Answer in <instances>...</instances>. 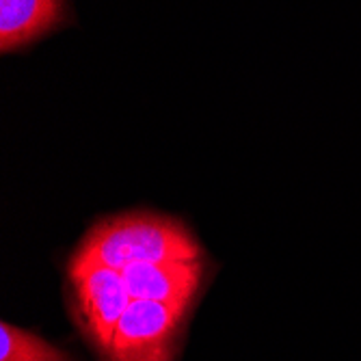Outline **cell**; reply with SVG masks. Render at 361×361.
Listing matches in <instances>:
<instances>
[{
	"mask_svg": "<svg viewBox=\"0 0 361 361\" xmlns=\"http://www.w3.org/2000/svg\"><path fill=\"white\" fill-rule=\"evenodd\" d=\"M200 257V245L180 221L162 214L130 212L97 221L80 240L70 267H106L123 271L147 262Z\"/></svg>",
	"mask_w": 361,
	"mask_h": 361,
	"instance_id": "cell-1",
	"label": "cell"
},
{
	"mask_svg": "<svg viewBox=\"0 0 361 361\" xmlns=\"http://www.w3.org/2000/svg\"><path fill=\"white\" fill-rule=\"evenodd\" d=\"M188 303L133 299L119 318L104 361H173Z\"/></svg>",
	"mask_w": 361,
	"mask_h": 361,
	"instance_id": "cell-2",
	"label": "cell"
},
{
	"mask_svg": "<svg viewBox=\"0 0 361 361\" xmlns=\"http://www.w3.org/2000/svg\"><path fill=\"white\" fill-rule=\"evenodd\" d=\"M68 275L80 329L97 350L104 353L119 318L133 301L123 277L106 267H68Z\"/></svg>",
	"mask_w": 361,
	"mask_h": 361,
	"instance_id": "cell-3",
	"label": "cell"
},
{
	"mask_svg": "<svg viewBox=\"0 0 361 361\" xmlns=\"http://www.w3.org/2000/svg\"><path fill=\"white\" fill-rule=\"evenodd\" d=\"M133 299H147L160 303H188L192 305L202 286L204 262L173 259L147 262L119 271Z\"/></svg>",
	"mask_w": 361,
	"mask_h": 361,
	"instance_id": "cell-4",
	"label": "cell"
},
{
	"mask_svg": "<svg viewBox=\"0 0 361 361\" xmlns=\"http://www.w3.org/2000/svg\"><path fill=\"white\" fill-rule=\"evenodd\" d=\"M63 22L65 0H0V50H22Z\"/></svg>",
	"mask_w": 361,
	"mask_h": 361,
	"instance_id": "cell-5",
	"label": "cell"
},
{
	"mask_svg": "<svg viewBox=\"0 0 361 361\" xmlns=\"http://www.w3.org/2000/svg\"><path fill=\"white\" fill-rule=\"evenodd\" d=\"M0 361H72L68 353L52 346L37 334L9 322L0 324Z\"/></svg>",
	"mask_w": 361,
	"mask_h": 361,
	"instance_id": "cell-6",
	"label": "cell"
}]
</instances>
